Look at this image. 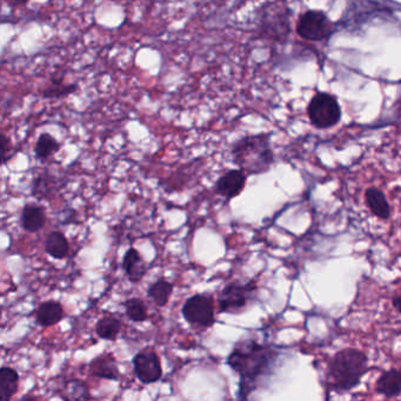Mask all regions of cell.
Returning a JSON list of instances; mask_svg holds the SVG:
<instances>
[{"label":"cell","mask_w":401,"mask_h":401,"mask_svg":"<svg viewBox=\"0 0 401 401\" xmlns=\"http://www.w3.org/2000/svg\"><path fill=\"white\" fill-rule=\"evenodd\" d=\"M122 305L125 308L126 315L133 322H144L149 319L146 305L140 298H129L122 301Z\"/></svg>","instance_id":"25"},{"label":"cell","mask_w":401,"mask_h":401,"mask_svg":"<svg viewBox=\"0 0 401 401\" xmlns=\"http://www.w3.org/2000/svg\"><path fill=\"white\" fill-rule=\"evenodd\" d=\"M133 372L143 385L158 383L163 378L161 358L153 349H144L136 353L132 359Z\"/></svg>","instance_id":"9"},{"label":"cell","mask_w":401,"mask_h":401,"mask_svg":"<svg viewBox=\"0 0 401 401\" xmlns=\"http://www.w3.org/2000/svg\"><path fill=\"white\" fill-rule=\"evenodd\" d=\"M248 175L241 168H234L230 171L225 172L218 180H216V194L223 197L226 202L240 196L244 191Z\"/></svg>","instance_id":"10"},{"label":"cell","mask_w":401,"mask_h":401,"mask_svg":"<svg viewBox=\"0 0 401 401\" xmlns=\"http://www.w3.org/2000/svg\"><path fill=\"white\" fill-rule=\"evenodd\" d=\"M307 115L315 129H332L342 120V106L335 95L319 91L314 93L307 105Z\"/></svg>","instance_id":"5"},{"label":"cell","mask_w":401,"mask_h":401,"mask_svg":"<svg viewBox=\"0 0 401 401\" xmlns=\"http://www.w3.org/2000/svg\"><path fill=\"white\" fill-rule=\"evenodd\" d=\"M122 321L115 315H103L95 324V333L99 338L115 342L122 332Z\"/></svg>","instance_id":"21"},{"label":"cell","mask_w":401,"mask_h":401,"mask_svg":"<svg viewBox=\"0 0 401 401\" xmlns=\"http://www.w3.org/2000/svg\"><path fill=\"white\" fill-rule=\"evenodd\" d=\"M21 225L28 233H37L46 225V213L44 207L35 204H26L21 211Z\"/></svg>","instance_id":"14"},{"label":"cell","mask_w":401,"mask_h":401,"mask_svg":"<svg viewBox=\"0 0 401 401\" xmlns=\"http://www.w3.org/2000/svg\"><path fill=\"white\" fill-rule=\"evenodd\" d=\"M280 351L257 338H244L227 356V366L239 376L238 399L246 400L276 370Z\"/></svg>","instance_id":"1"},{"label":"cell","mask_w":401,"mask_h":401,"mask_svg":"<svg viewBox=\"0 0 401 401\" xmlns=\"http://www.w3.org/2000/svg\"><path fill=\"white\" fill-rule=\"evenodd\" d=\"M122 266L124 272L132 284L140 283L149 271V265L144 260L139 251L134 248H127V251L122 257Z\"/></svg>","instance_id":"11"},{"label":"cell","mask_w":401,"mask_h":401,"mask_svg":"<svg viewBox=\"0 0 401 401\" xmlns=\"http://www.w3.org/2000/svg\"><path fill=\"white\" fill-rule=\"evenodd\" d=\"M258 292L255 280L248 283L232 281L227 284L218 297V313L239 314L244 312Z\"/></svg>","instance_id":"6"},{"label":"cell","mask_w":401,"mask_h":401,"mask_svg":"<svg viewBox=\"0 0 401 401\" xmlns=\"http://www.w3.org/2000/svg\"><path fill=\"white\" fill-rule=\"evenodd\" d=\"M297 35L307 42L328 40L335 33V24L324 11L308 10L301 14L296 25Z\"/></svg>","instance_id":"7"},{"label":"cell","mask_w":401,"mask_h":401,"mask_svg":"<svg viewBox=\"0 0 401 401\" xmlns=\"http://www.w3.org/2000/svg\"><path fill=\"white\" fill-rule=\"evenodd\" d=\"M376 392L385 398H397L401 395V370L390 368L380 374L376 383Z\"/></svg>","instance_id":"15"},{"label":"cell","mask_w":401,"mask_h":401,"mask_svg":"<svg viewBox=\"0 0 401 401\" xmlns=\"http://www.w3.org/2000/svg\"><path fill=\"white\" fill-rule=\"evenodd\" d=\"M365 202L370 212L378 219L388 220L392 216V209L384 191L376 186H370L365 191Z\"/></svg>","instance_id":"12"},{"label":"cell","mask_w":401,"mask_h":401,"mask_svg":"<svg viewBox=\"0 0 401 401\" xmlns=\"http://www.w3.org/2000/svg\"><path fill=\"white\" fill-rule=\"evenodd\" d=\"M392 305H393V307L397 310V312L401 314V294L400 296H397V297L393 298Z\"/></svg>","instance_id":"28"},{"label":"cell","mask_w":401,"mask_h":401,"mask_svg":"<svg viewBox=\"0 0 401 401\" xmlns=\"http://www.w3.org/2000/svg\"><path fill=\"white\" fill-rule=\"evenodd\" d=\"M44 248H45L46 253L51 258L57 259V260H63L66 258L70 252V244H69L66 236L60 231H52L46 237Z\"/></svg>","instance_id":"18"},{"label":"cell","mask_w":401,"mask_h":401,"mask_svg":"<svg viewBox=\"0 0 401 401\" xmlns=\"http://www.w3.org/2000/svg\"><path fill=\"white\" fill-rule=\"evenodd\" d=\"M77 90L78 85L76 83L66 84L64 81L63 76H54V77L51 78L49 85H46L45 88H42L40 91V95L44 98H64V97L72 95Z\"/></svg>","instance_id":"22"},{"label":"cell","mask_w":401,"mask_h":401,"mask_svg":"<svg viewBox=\"0 0 401 401\" xmlns=\"http://www.w3.org/2000/svg\"><path fill=\"white\" fill-rule=\"evenodd\" d=\"M271 133L248 134L238 139L231 147L234 164L248 175H264L276 161Z\"/></svg>","instance_id":"3"},{"label":"cell","mask_w":401,"mask_h":401,"mask_svg":"<svg viewBox=\"0 0 401 401\" xmlns=\"http://www.w3.org/2000/svg\"><path fill=\"white\" fill-rule=\"evenodd\" d=\"M11 140L5 133H1V156H3V165H6L11 159Z\"/></svg>","instance_id":"26"},{"label":"cell","mask_w":401,"mask_h":401,"mask_svg":"<svg viewBox=\"0 0 401 401\" xmlns=\"http://www.w3.org/2000/svg\"><path fill=\"white\" fill-rule=\"evenodd\" d=\"M65 318V310L59 301H47L39 305L35 310V321L42 327H52Z\"/></svg>","instance_id":"13"},{"label":"cell","mask_w":401,"mask_h":401,"mask_svg":"<svg viewBox=\"0 0 401 401\" xmlns=\"http://www.w3.org/2000/svg\"><path fill=\"white\" fill-rule=\"evenodd\" d=\"M368 368V356L364 351L353 347L340 349L328 363L327 385L339 395L352 391L359 386Z\"/></svg>","instance_id":"2"},{"label":"cell","mask_w":401,"mask_h":401,"mask_svg":"<svg viewBox=\"0 0 401 401\" xmlns=\"http://www.w3.org/2000/svg\"><path fill=\"white\" fill-rule=\"evenodd\" d=\"M58 393H59L60 398L66 401H84L92 399L88 385L81 379H71V380L65 381V384L63 385V388H60Z\"/></svg>","instance_id":"20"},{"label":"cell","mask_w":401,"mask_h":401,"mask_svg":"<svg viewBox=\"0 0 401 401\" xmlns=\"http://www.w3.org/2000/svg\"><path fill=\"white\" fill-rule=\"evenodd\" d=\"M173 289H175L173 284L165 280L164 278H161L149 286L147 298L153 301L158 307L166 306L173 294Z\"/></svg>","instance_id":"23"},{"label":"cell","mask_w":401,"mask_h":401,"mask_svg":"<svg viewBox=\"0 0 401 401\" xmlns=\"http://www.w3.org/2000/svg\"><path fill=\"white\" fill-rule=\"evenodd\" d=\"M60 147H62V144L52 134L42 133L35 145V158L38 161H46L54 156L57 152H59Z\"/></svg>","instance_id":"24"},{"label":"cell","mask_w":401,"mask_h":401,"mask_svg":"<svg viewBox=\"0 0 401 401\" xmlns=\"http://www.w3.org/2000/svg\"><path fill=\"white\" fill-rule=\"evenodd\" d=\"M62 186H63L62 182H59L54 175L46 171L33 179L31 184V194L39 200L47 199L54 193L58 192Z\"/></svg>","instance_id":"17"},{"label":"cell","mask_w":401,"mask_h":401,"mask_svg":"<svg viewBox=\"0 0 401 401\" xmlns=\"http://www.w3.org/2000/svg\"><path fill=\"white\" fill-rule=\"evenodd\" d=\"M19 388V374L10 366L0 368V399L8 401L17 395Z\"/></svg>","instance_id":"19"},{"label":"cell","mask_w":401,"mask_h":401,"mask_svg":"<svg viewBox=\"0 0 401 401\" xmlns=\"http://www.w3.org/2000/svg\"><path fill=\"white\" fill-rule=\"evenodd\" d=\"M30 0H7V4L8 6L11 7H21L26 6Z\"/></svg>","instance_id":"27"},{"label":"cell","mask_w":401,"mask_h":401,"mask_svg":"<svg viewBox=\"0 0 401 401\" xmlns=\"http://www.w3.org/2000/svg\"><path fill=\"white\" fill-rule=\"evenodd\" d=\"M90 371L93 377L105 380L117 381L120 379V371L115 356L112 354H104L92 360Z\"/></svg>","instance_id":"16"},{"label":"cell","mask_w":401,"mask_h":401,"mask_svg":"<svg viewBox=\"0 0 401 401\" xmlns=\"http://www.w3.org/2000/svg\"><path fill=\"white\" fill-rule=\"evenodd\" d=\"M292 11L284 0L264 4L257 12L259 35L267 40L285 42L291 35Z\"/></svg>","instance_id":"4"},{"label":"cell","mask_w":401,"mask_h":401,"mask_svg":"<svg viewBox=\"0 0 401 401\" xmlns=\"http://www.w3.org/2000/svg\"><path fill=\"white\" fill-rule=\"evenodd\" d=\"M182 314L192 326L212 327L216 324V307L212 294H198L190 297L182 305Z\"/></svg>","instance_id":"8"}]
</instances>
